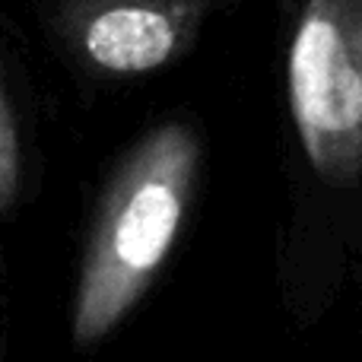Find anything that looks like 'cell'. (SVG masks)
Here are the masks:
<instances>
[{
    "instance_id": "6da1fadb",
    "label": "cell",
    "mask_w": 362,
    "mask_h": 362,
    "mask_svg": "<svg viewBox=\"0 0 362 362\" xmlns=\"http://www.w3.org/2000/svg\"><path fill=\"white\" fill-rule=\"evenodd\" d=\"M289 213L276 238L286 315L312 327L362 251V0H280Z\"/></svg>"
},
{
    "instance_id": "7a4b0ae2",
    "label": "cell",
    "mask_w": 362,
    "mask_h": 362,
    "mask_svg": "<svg viewBox=\"0 0 362 362\" xmlns=\"http://www.w3.org/2000/svg\"><path fill=\"white\" fill-rule=\"evenodd\" d=\"M204 169L194 121L156 124L127 156L95 223L74 302L76 346H95L140 305L185 232Z\"/></svg>"
},
{
    "instance_id": "3957f363",
    "label": "cell",
    "mask_w": 362,
    "mask_h": 362,
    "mask_svg": "<svg viewBox=\"0 0 362 362\" xmlns=\"http://www.w3.org/2000/svg\"><path fill=\"white\" fill-rule=\"evenodd\" d=\"M238 0H95L83 23V51L115 76L153 74L181 61L213 16Z\"/></svg>"
}]
</instances>
